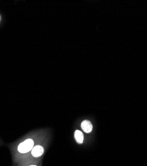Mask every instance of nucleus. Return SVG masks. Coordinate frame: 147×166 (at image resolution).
I'll list each match as a JSON object with an SVG mask.
<instances>
[{"mask_svg": "<svg viewBox=\"0 0 147 166\" xmlns=\"http://www.w3.org/2000/svg\"><path fill=\"white\" fill-rule=\"evenodd\" d=\"M34 146V142L31 139H28L25 140L18 146V151L20 153H25L29 152V151L32 150V149Z\"/></svg>", "mask_w": 147, "mask_h": 166, "instance_id": "f257e3e1", "label": "nucleus"}, {"mask_svg": "<svg viewBox=\"0 0 147 166\" xmlns=\"http://www.w3.org/2000/svg\"><path fill=\"white\" fill-rule=\"evenodd\" d=\"M81 127L82 128L86 133H90L92 131L93 129V126L91 123V122H90L89 120H84L83 122H81Z\"/></svg>", "mask_w": 147, "mask_h": 166, "instance_id": "f03ea898", "label": "nucleus"}, {"mask_svg": "<svg viewBox=\"0 0 147 166\" xmlns=\"http://www.w3.org/2000/svg\"><path fill=\"white\" fill-rule=\"evenodd\" d=\"M44 152V149L41 146H36L33 147L31 153L34 157H39L43 155Z\"/></svg>", "mask_w": 147, "mask_h": 166, "instance_id": "7ed1b4c3", "label": "nucleus"}, {"mask_svg": "<svg viewBox=\"0 0 147 166\" xmlns=\"http://www.w3.org/2000/svg\"><path fill=\"white\" fill-rule=\"evenodd\" d=\"M75 139L78 144H82L84 141V134L80 130H76L74 133Z\"/></svg>", "mask_w": 147, "mask_h": 166, "instance_id": "20e7f679", "label": "nucleus"}, {"mask_svg": "<svg viewBox=\"0 0 147 166\" xmlns=\"http://www.w3.org/2000/svg\"><path fill=\"white\" fill-rule=\"evenodd\" d=\"M0 21H1V15H0Z\"/></svg>", "mask_w": 147, "mask_h": 166, "instance_id": "39448f33", "label": "nucleus"}, {"mask_svg": "<svg viewBox=\"0 0 147 166\" xmlns=\"http://www.w3.org/2000/svg\"><path fill=\"white\" fill-rule=\"evenodd\" d=\"M31 166H36V165H31Z\"/></svg>", "mask_w": 147, "mask_h": 166, "instance_id": "423d86ee", "label": "nucleus"}]
</instances>
